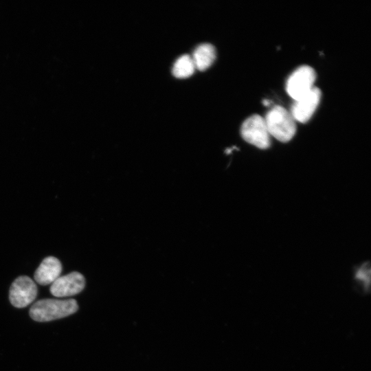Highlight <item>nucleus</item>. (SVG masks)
I'll use <instances>...</instances> for the list:
<instances>
[{"label": "nucleus", "instance_id": "obj_2", "mask_svg": "<svg viewBox=\"0 0 371 371\" xmlns=\"http://www.w3.org/2000/svg\"><path fill=\"white\" fill-rule=\"evenodd\" d=\"M269 133L282 142L290 141L295 134V120L291 113L281 106H276L264 117Z\"/></svg>", "mask_w": 371, "mask_h": 371}, {"label": "nucleus", "instance_id": "obj_5", "mask_svg": "<svg viewBox=\"0 0 371 371\" xmlns=\"http://www.w3.org/2000/svg\"><path fill=\"white\" fill-rule=\"evenodd\" d=\"M37 295L35 282L27 276L16 278L10 288L9 299L16 308H24L30 304Z\"/></svg>", "mask_w": 371, "mask_h": 371}, {"label": "nucleus", "instance_id": "obj_10", "mask_svg": "<svg viewBox=\"0 0 371 371\" xmlns=\"http://www.w3.org/2000/svg\"><path fill=\"white\" fill-rule=\"evenodd\" d=\"M196 69L192 56L185 54L180 56L174 63L172 74L176 78H188Z\"/></svg>", "mask_w": 371, "mask_h": 371}, {"label": "nucleus", "instance_id": "obj_3", "mask_svg": "<svg viewBox=\"0 0 371 371\" xmlns=\"http://www.w3.org/2000/svg\"><path fill=\"white\" fill-rule=\"evenodd\" d=\"M242 137L254 146L266 149L270 146L271 139L265 118L255 114L247 118L240 128Z\"/></svg>", "mask_w": 371, "mask_h": 371}, {"label": "nucleus", "instance_id": "obj_6", "mask_svg": "<svg viewBox=\"0 0 371 371\" xmlns=\"http://www.w3.org/2000/svg\"><path fill=\"white\" fill-rule=\"evenodd\" d=\"M321 95L320 89L314 87L309 92L295 100L290 111L294 120L301 123L308 122L317 108Z\"/></svg>", "mask_w": 371, "mask_h": 371}, {"label": "nucleus", "instance_id": "obj_8", "mask_svg": "<svg viewBox=\"0 0 371 371\" xmlns=\"http://www.w3.org/2000/svg\"><path fill=\"white\" fill-rule=\"evenodd\" d=\"M62 271L60 261L54 256H48L43 259L34 275V280L39 284L45 286L53 283Z\"/></svg>", "mask_w": 371, "mask_h": 371}, {"label": "nucleus", "instance_id": "obj_4", "mask_svg": "<svg viewBox=\"0 0 371 371\" xmlns=\"http://www.w3.org/2000/svg\"><path fill=\"white\" fill-rule=\"evenodd\" d=\"M315 71L308 65L297 68L288 78L286 83L287 93L296 100L309 92L315 86Z\"/></svg>", "mask_w": 371, "mask_h": 371}, {"label": "nucleus", "instance_id": "obj_7", "mask_svg": "<svg viewBox=\"0 0 371 371\" xmlns=\"http://www.w3.org/2000/svg\"><path fill=\"white\" fill-rule=\"evenodd\" d=\"M85 279L77 271L58 277L49 288L52 295L58 297H69L80 293L85 288Z\"/></svg>", "mask_w": 371, "mask_h": 371}, {"label": "nucleus", "instance_id": "obj_1", "mask_svg": "<svg viewBox=\"0 0 371 371\" xmlns=\"http://www.w3.org/2000/svg\"><path fill=\"white\" fill-rule=\"evenodd\" d=\"M78 309L74 299H43L36 302L30 308V316L36 322H44L67 317Z\"/></svg>", "mask_w": 371, "mask_h": 371}, {"label": "nucleus", "instance_id": "obj_9", "mask_svg": "<svg viewBox=\"0 0 371 371\" xmlns=\"http://www.w3.org/2000/svg\"><path fill=\"white\" fill-rule=\"evenodd\" d=\"M195 68L204 71L210 67L216 58V50L210 43L199 45L194 49L192 56Z\"/></svg>", "mask_w": 371, "mask_h": 371}, {"label": "nucleus", "instance_id": "obj_11", "mask_svg": "<svg viewBox=\"0 0 371 371\" xmlns=\"http://www.w3.org/2000/svg\"><path fill=\"white\" fill-rule=\"evenodd\" d=\"M263 104L265 106L269 105V101L268 100H265L263 101Z\"/></svg>", "mask_w": 371, "mask_h": 371}]
</instances>
